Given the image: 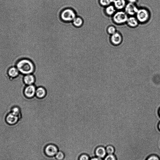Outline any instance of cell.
I'll return each instance as SVG.
<instances>
[{
    "instance_id": "cell-1",
    "label": "cell",
    "mask_w": 160,
    "mask_h": 160,
    "mask_svg": "<svg viewBox=\"0 0 160 160\" xmlns=\"http://www.w3.org/2000/svg\"><path fill=\"white\" fill-rule=\"evenodd\" d=\"M16 66L19 72L26 75L32 73L35 69L33 62L27 58L20 59L17 62Z\"/></svg>"
},
{
    "instance_id": "cell-2",
    "label": "cell",
    "mask_w": 160,
    "mask_h": 160,
    "mask_svg": "<svg viewBox=\"0 0 160 160\" xmlns=\"http://www.w3.org/2000/svg\"><path fill=\"white\" fill-rule=\"evenodd\" d=\"M60 16L61 20L65 22H72L77 16L75 11L71 8H66L62 10Z\"/></svg>"
},
{
    "instance_id": "cell-3",
    "label": "cell",
    "mask_w": 160,
    "mask_h": 160,
    "mask_svg": "<svg viewBox=\"0 0 160 160\" xmlns=\"http://www.w3.org/2000/svg\"><path fill=\"white\" fill-rule=\"evenodd\" d=\"M135 16L139 23L143 24L149 20L151 14L148 9L142 8H138Z\"/></svg>"
},
{
    "instance_id": "cell-4",
    "label": "cell",
    "mask_w": 160,
    "mask_h": 160,
    "mask_svg": "<svg viewBox=\"0 0 160 160\" xmlns=\"http://www.w3.org/2000/svg\"><path fill=\"white\" fill-rule=\"evenodd\" d=\"M113 22L117 25H122L126 23L128 16L124 11L118 10L112 16Z\"/></svg>"
},
{
    "instance_id": "cell-5",
    "label": "cell",
    "mask_w": 160,
    "mask_h": 160,
    "mask_svg": "<svg viewBox=\"0 0 160 160\" xmlns=\"http://www.w3.org/2000/svg\"><path fill=\"white\" fill-rule=\"evenodd\" d=\"M138 8L135 4L128 2L124 9V11L129 16H135Z\"/></svg>"
},
{
    "instance_id": "cell-6",
    "label": "cell",
    "mask_w": 160,
    "mask_h": 160,
    "mask_svg": "<svg viewBox=\"0 0 160 160\" xmlns=\"http://www.w3.org/2000/svg\"><path fill=\"white\" fill-rule=\"evenodd\" d=\"M123 40L122 34L119 32H117L111 35L110 40L111 43L114 46L120 45Z\"/></svg>"
},
{
    "instance_id": "cell-7",
    "label": "cell",
    "mask_w": 160,
    "mask_h": 160,
    "mask_svg": "<svg viewBox=\"0 0 160 160\" xmlns=\"http://www.w3.org/2000/svg\"><path fill=\"white\" fill-rule=\"evenodd\" d=\"M36 88L34 85H29L24 90V94L29 98L33 97L35 95Z\"/></svg>"
},
{
    "instance_id": "cell-8",
    "label": "cell",
    "mask_w": 160,
    "mask_h": 160,
    "mask_svg": "<svg viewBox=\"0 0 160 160\" xmlns=\"http://www.w3.org/2000/svg\"><path fill=\"white\" fill-rule=\"evenodd\" d=\"M139 23L135 16H128L126 23L128 26L131 28H136L138 26Z\"/></svg>"
},
{
    "instance_id": "cell-9",
    "label": "cell",
    "mask_w": 160,
    "mask_h": 160,
    "mask_svg": "<svg viewBox=\"0 0 160 160\" xmlns=\"http://www.w3.org/2000/svg\"><path fill=\"white\" fill-rule=\"evenodd\" d=\"M95 152L96 156L101 158H104L107 154L105 148L102 146L97 147Z\"/></svg>"
},
{
    "instance_id": "cell-10",
    "label": "cell",
    "mask_w": 160,
    "mask_h": 160,
    "mask_svg": "<svg viewBox=\"0 0 160 160\" xmlns=\"http://www.w3.org/2000/svg\"><path fill=\"white\" fill-rule=\"evenodd\" d=\"M113 3L117 10H122L127 4L125 0H114Z\"/></svg>"
},
{
    "instance_id": "cell-11",
    "label": "cell",
    "mask_w": 160,
    "mask_h": 160,
    "mask_svg": "<svg viewBox=\"0 0 160 160\" xmlns=\"http://www.w3.org/2000/svg\"><path fill=\"white\" fill-rule=\"evenodd\" d=\"M45 151L48 155L53 156L57 153L58 149L55 146L50 144L47 146L45 149Z\"/></svg>"
},
{
    "instance_id": "cell-12",
    "label": "cell",
    "mask_w": 160,
    "mask_h": 160,
    "mask_svg": "<svg viewBox=\"0 0 160 160\" xmlns=\"http://www.w3.org/2000/svg\"><path fill=\"white\" fill-rule=\"evenodd\" d=\"M18 121V116L13 114L12 113L9 114L6 118V121L8 124L11 125L16 124Z\"/></svg>"
},
{
    "instance_id": "cell-13",
    "label": "cell",
    "mask_w": 160,
    "mask_h": 160,
    "mask_svg": "<svg viewBox=\"0 0 160 160\" xmlns=\"http://www.w3.org/2000/svg\"><path fill=\"white\" fill-rule=\"evenodd\" d=\"M117 11L113 5H110L105 7L104 11L105 14L108 16H112Z\"/></svg>"
},
{
    "instance_id": "cell-14",
    "label": "cell",
    "mask_w": 160,
    "mask_h": 160,
    "mask_svg": "<svg viewBox=\"0 0 160 160\" xmlns=\"http://www.w3.org/2000/svg\"><path fill=\"white\" fill-rule=\"evenodd\" d=\"M46 93L45 89L42 87H39L36 88L35 96L38 98H42L45 96Z\"/></svg>"
},
{
    "instance_id": "cell-15",
    "label": "cell",
    "mask_w": 160,
    "mask_h": 160,
    "mask_svg": "<svg viewBox=\"0 0 160 160\" xmlns=\"http://www.w3.org/2000/svg\"><path fill=\"white\" fill-rule=\"evenodd\" d=\"M24 81L26 84L32 85L35 82V78L33 74H27L24 77Z\"/></svg>"
},
{
    "instance_id": "cell-16",
    "label": "cell",
    "mask_w": 160,
    "mask_h": 160,
    "mask_svg": "<svg viewBox=\"0 0 160 160\" xmlns=\"http://www.w3.org/2000/svg\"><path fill=\"white\" fill-rule=\"evenodd\" d=\"M72 23L74 26L80 27L82 25L83 20L81 17L77 16L72 21Z\"/></svg>"
},
{
    "instance_id": "cell-17",
    "label": "cell",
    "mask_w": 160,
    "mask_h": 160,
    "mask_svg": "<svg viewBox=\"0 0 160 160\" xmlns=\"http://www.w3.org/2000/svg\"><path fill=\"white\" fill-rule=\"evenodd\" d=\"M19 71L17 68L14 66L10 67L8 70V75L11 77L14 78L17 77L19 74Z\"/></svg>"
},
{
    "instance_id": "cell-18",
    "label": "cell",
    "mask_w": 160,
    "mask_h": 160,
    "mask_svg": "<svg viewBox=\"0 0 160 160\" xmlns=\"http://www.w3.org/2000/svg\"><path fill=\"white\" fill-rule=\"evenodd\" d=\"M114 0H99V3L100 5L105 7L113 3Z\"/></svg>"
},
{
    "instance_id": "cell-19",
    "label": "cell",
    "mask_w": 160,
    "mask_h": 160,
    "mask_svg": "<svg viewBox=\"0 0 160 160\" xmlns=\"http://www.w3.org/2000/svg\"><path fill=\"white\" fill-rule=\"evenodd\" d=\"M107 30L108 33L110 35L117 32L116 27L113 25L108 26L107 28Z\"/></svg>"
},
{
    "instance_id": "cell-20",
    "label": "cell",
    "mask_w": 160,
    "mask_h": 160,
    "mask_svg": "<svg viewBox=\"0 0 160 160\" xmlns=\"http://www.w3.org/2000/svg\"><path fill=\"white\" fill-rule=\"evenodd\" d=\"M105 148L107 154H113L115 149L111 145H108Z\"/></svg>"
},
{
    "instance_id": "cell-21",
    "label": "cell",
    "mask_w": 160,
    "mask_h": 160,
    "mask_svg": "<svg viewBox=\"0 0 160 160\" xmlns=\"http://www.w3.org/2000/svg\"><path fill=\"white\" fill-rule=\"evenodd\" d=\"M103 160H117V159L113 154H111L106 155Z\"/></svg>"
},
{
    "instance_id": "cell-22",
    "label": "cell",
    "mask_w": 160,
    "mask_h": 160,
    "mask_svg": "<svg viewBox=\"0 0 160 160\" xmlns=\"http://www.w3.org/2000/svg\"><path fill=\"white\" fill-rule=\"evenodd\" d=\"M12 113L18 117L19 114L20 110L17 107H14L12 109Z\"/></svg>"
},
{
    "instance_id": "cell-23",
    "label": "cell",
    "mask_w": 160,
    "mask_h": 160,
    "mask_svg": "<svg viewBox=\"0 0 160 160\" xmlns=\"http://www.w3.org/2000/svg\"><path fill=\"white\" fill-rule=\"evenodd\" d=\"M64 157L63 154L61 152H59L56 154V158L58 160L62 159Z\"/></svg>"
},
{
    "instance_id": "cell-24",
    "label": "cell",
    "mask_w": 160,
    "mask_h": 160,
    "mask_svg": "<svg viewBox=\"0 0 160 160\" xmlns=\"http://www.w3.org/2000/svg\"><path fill=\"white\" fill-rule=\"evenodd\" d=\"M146 160H160V159L157 156L152 155L149 156Z\"/></svg>"
},
{
    "instance_id": "cell-25",
    "label": "cell",
    "mask_w": 160,
    "mask_h": 160,
    "mask_svg": "<svg viewBox=\"0 0 160 160\" xmlns=\"http://www.w3.org/2000/svg\"><path fill=\"white\" fill-rule=\"evenodd\" d=\"M79 160H89V158L87 155L83 154L80 156Z\"/></svg>"
},
{
    "instance_id": "cell-26",
    "label": "cell",
    "mask_w": 160,
    "mask_h": 160,
    "mask_svg": "<svg viewBox=\"0 0 160 160\" xmlns=\"http://www.w3.org/2000/svg\"><path fill=\"white\" fill-rule=\"evenodd\" d=\"M128 2L135 4L138 0H128Z\"/></svg>"
},
{
    "instance_id": "cell-27",
    "label": "cell",
    "mask_w": 160,
    "mask_h": 160,
    "mask_svg": "<svg viewBox=\"0 0 160 160\" xmlns=\"http://www.w3.org/2000/svg\"><path fill=\"white\" fill-rule=\"evenodd\" d=\"M90 160H103L102 158L98 157H95L92 158Z\"/></svg>"
},
{
    "instance_id": "cell-28",
    "label": "cell",
    "mask_w": 160,
    "mask_h": 160,
    "mask_svg": "<svg viewBox=\"0 0 160 160\" xmlns=\"http://www.w3.org/2000/svg\"><path fill=\"white\" fill-rule=\"evenodd\" d=\"M158 115L160 117V107L159 108L158 111Z\"/></svg>"
},
{
    "instance_id": "cell-29",
    "label": "cell",
    "mask_w": 160,
    "mask_h": 160,
    "mask_svg": "<svg viewBox=\"0 0 160 160\" xmlns=\"http://www.w3.org/2000/svg\"><path fill=\"white\" fill-rule=\"evenodd\" d=\"M158 127L160 131V121L159 122L158 124Z\"/></svg>"
},
{
    "instance_id": "cell-30",
    "label": "cell",
    "mask_w": 160,
    "mask_h": 160,
    "mask_svg": "<svg viewBox=\"0 0 160 160\" xmlns=\"http://www.w3.org/2000/svg\"><path fill=\"white\" fill-rule=\"evenodd\" d=\"M3 158H4V157H3Z\"/></svg>"
}]
</instances>
